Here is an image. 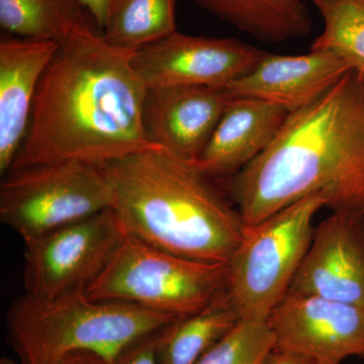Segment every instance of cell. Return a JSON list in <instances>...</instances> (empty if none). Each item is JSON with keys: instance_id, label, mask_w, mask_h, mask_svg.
Returning a JSON list of instances; mask_svg holds the SVG:
<instances>
[{"instance_id": "obj_26", "label": "cell", "mask_w": 364, "mask_h": 364, "mask_svg": "<svg viewBox=\"0 0 364 364\" xmlns=\"http://www.w3.org/2000/svg\"><path fill=\"white\" fill-rule=\"evenodd\" d=\"M0 364H16L11 359L4 358L0 360Z\"/></svg>"}, {"instance_id": "obj_21", "label": "cell", "mask_w": 364, "mask_h": 364, "mask_svg": "<svg viewBox=\"0 0 364 364\" xmlns=\"http://www.w3.org/2000/svg\"><path fill=\"white\" fill-rule=\"evenodd\" d=\"M274 347L267 321L241 320L196 364H260Z\"/></svg>"}, {"instance_id": "obj_5", "label": "cell", "mask_w": 364, "mask_h": 364, "mask_svg": "<svg viewBox=\"0 0 364 364\" xmlns=\"http://www.w3.org/2000/svg\"><path fill=\"white\" fill-rule=\"evenodd\" d=\"M328 200L306 196L251 227L228 262L226 289L242 320L267 321L312 243L314 215Z\"/></svg>"}, {"instance_id": "obj_8", "label": "cell", "mask_w": 364, "mask_h": 364, "mask_svg": "<svg viewBox=\"0 0 364 364\" xmlns=\"http://www.w3.org/2000/svg\"><path fill=\"white\" fill-rule=\"evenodd\" d=\"M127 237L109 208L25 242L23 296L47 305L86 294Z\"/></svg>"}, {"instance_id": "obj_7", "label": "cell", "mask_w": 364, "mask_h": 364, "mask_svg": "<svg viewBox=\"0 0 364 364\" xmlns=\"http://www.w3.org/2000/svg\"><path fill=\"white\" fill-rule=\"evenodd\" d=\"M102 167L62 161L11 170L0 184V220L23 242L114 208Z\"/></svg>"}, {"instance_id": "obj_2", "label": "cell", "mask_w": 364, "mask_h": 364, "mask_svg": "<svg viewBox=\"0 0 364 364\" xmlns=\"http://www.w3.org/2000/svg\"><path fill=\"white\" fill-rule=\"evenodd\" d=\"M254 226L321 193L333 212L364 214V75L350 70L312 104L289 112L272 144L218 181Z\"/></svg>"}, {"instance_id": "obj_13", "label": "cell", "mask_w": 364, "mask_h": 364, "mask_svg": "<svg viewBox=\"0 0 364 364\" xmlns=\"http://www.w3.org/2000/svg\"><path fill=\"white\" fill-rule=\"evenodd\" d=\"M60 43L28 38L0 42V173L11 171L25 141L41 78Z\"/></svg>"}, {"instance_id": "obj_16", "label": "cell", "mask_w": 364, "mask_h": 364, "mask_svg": "<svg viewBox=\"0 0 364 364\" xmlns=\"http://www.w3.org/2000/svg\"><path fill=\"white\" fill-rule=\"evenodd\" d=\"M220 20L267 43L310 35L313 21L304 0H195Z\"/></svg>"}, {"instance_id": "obj_14", "label": "cell", "mask_w": 364, "mask_h": 364, "mask_svg": "<svg viewBox=\"0 0 364 364\" xmlns=\"http://www.w3.org/2000/svg\"><path fill=\"white\" fill-rule=\"evenodd\" d=\"M351 66L331 52L301 56L267 54L250 73L227 86L232 97H251L289 112L312 104L343 77Z\"/></svg>"}, {"instance_id": "obj_6", "label": "cell", "mask_w": 364, "mask_h": 364, "mask_svg": "<svg viewBox=\"0 0 364 364\" xmlns=\"http://www.w3.org/2000/svg\"><path fill=\"white\" fill-rule=\"evenodd\" d=\"M227 264L189 259L128 236L86 296L186 317L202 311L226 287Z\"/></svg>"}, {"instance_id": "obj_10", "label": "cell", "mask_w": 364, "mask_h": 364, "mask_svg": "<svg viewBox=\"0 0 364 364\" xmlns=\"http://www.w3.org/2000/svg\"><path fill=\"white\" fill-rule=\"evenodd\" d=\"M274 350L301 354L321 364L364 359L363 306L289 291L267 318Z\"/></svg>"}, {"instance_id": "obj_9", "label": "cell", "mask_w": 364, "mask_h": 364, "mask_svg": "<svg viewBox=\"0 0 364 364\" xmlns=\"http://www.w3.org/2000/svg\"><path fill=\"white\" fill-rule=\"evenodd\" d=\"M265 55L233 38L196 37L176 32L132 53L131 63L146 87L226 88L250 73Z\"/></svg>"}, {"instance_id": "obj_4", "label": "cell", "mask_w": 364, "mask_h": 364, "mask_svg": "<svg viewBox=\"0 0 364 364\" xmlns=\"http://www.w3.org/2000/svg\"><path fill=\"white\" fill-rule=\"evenodd\" d=\"M122 301L76 294L47 305L16 299L7 313L9 342L21 364H50L73 351H90L114 363L134 342L177 320Z\"/></svg>"}, {"instance_id": "obj_11", "label": "cell", "mask_w": 364, "mask_h": 364, "mask_svg": "<svg viewBox=\"0 0 364 364\" xmlns=\"http://www.w3.org/2000/svg\"><path fill=\"white\" fill-rule=\"evenodd\" d=\"M289 291L364 308L363 213L333 212L314 230L312 243Z\"/></svg>"}, {"instance_id": "obj_19", "label": "cell", "mask_w": 364, "mask_h": 364, "mask_svg": "<svg viewBox=\"0 0 364 364\" xmlns=\"http://www.w3.org/2000/svg\"><path fill=\"white\" fill-rule=\"evenodd\" d=\"M176 0H116L102 36L117 49L135 52L177 32Z\"/></svg>"}, {"instance_id": "obj_3", "label": "cell", "mask_w": 364, "mask_h": 364, "mask_svg": "<svg viewBox=\"0 0 364 364\" xmlns=\"http://www.w3.org/2000/svg\"><path fill=\"white\" fill-rule=\"evenodd\" d=\"M128 236L182 257L228 263L245 232L239 210L193 163L160 148L100 165Z\"/></svg>"}, {"instance_id": "obj_17", "label": "cell", "mask_w": 364, "mask_h": 364, "mask_svg": "<svg viewBox=\"0 0 364 364\" xmlns=\"http://www.w3.org/2000/svg\"><path fill=\"white\" fill-rule=\"evenodd\" d=\"M242 320L226 287L205 309L160 332L158 364H196Z\"/></svg>"}, {"instance_id": "obj_15", "label": "cell", "mask_w": 364, "mask_h": 364, "mask_svg": "<svg viewBox=\"0 0 364 364\" xmlns=\"http://www.w3.org/2000/svg\"><path fill=\"white\" fill-rule=\"evenodd\" d=\"M289 112L265 100L232 97L195 167L212 179L229 178L274 140Z\"/></svg>"}, {"instance_id": "obj_22", "label": "cell", "mask_w": 364, "mask_h": 364, "mask_svg": "<svg viewBox=\"0 0 364 364\" xmlns=\"http://www.w3.org/2000/svg\"><path fill=\"white\" fill-rule=\"evenodd\" d=\"M162 330L143 337L127 347L114 364H158L157 342Z\"/></svg>"}, {"instance_id": "obj_20", "label": "cell", "mask_w": 364, "mask_h": 364, "mask_svg": "<svg viewBox=\"0 0 364 364\" xmlns=\"http://www.w3.org/2000/svg\"><path fill=\"white\" fill-rule=\"evenodd\" d=\"M324 21L311 51L331 52L364 75V0H313Z\"/></svg>"}, {"instance_id": "obj_12", "label": "cell", "mask_w": 364, "mask_h": 364, "mask_svg": "<svg viewBox=\"0 0 364 364\" xmlns=\"http://www.w3.org/2000/svg\"><path fill=\"white\" fill-rule=\"evenodd\" d=\"M232 100L227 88L200 85L147 87L143 126L148 141L195 163Z\"/></svg>"}, {"instance_id": "obj_24", "label": "cell", "mask_w": 364, "mask_h": 364, "mask_svg": "<svg viewBox=\"0 0 364 364\" xmlns=\"http://www.w3.org/2000/svg\"><path fill=\"white\" fill-rule=\"evenodd\" d=\"M260 364H321L301 354L273 350L269 352Z\"/></svg>"}, {"instance_id": "obj_1", "label": "cell", "mask_w": 364, "mask_h": 364, "mask_svg": "<svg viewBox=\"0 0 364 364\" xmlns=\"http://www.w3.org/2000/svg\"><path fill=\"white\" fill-rule=\"evenodd\" d=\"M132 53L109 45L95 25L60 43L11 170L70 160L100 166L157 148L144 130L147 87L132 66Z\"/></svg>"}, {"instance_id": "obj_23", "label": "cell", "mask_w": 364, "mask_h": 364, "mask_svg": "<svg viewBox=\"0 0 364 364\" xmlns=\"http://www.w3.org/2000/svg\"><path fill=\"white\" fill-rule=\"evenodd\" d=\"M86 11L90 13L91 18L97 23L100 32L104 30L105 23L109 18V11L116 0H78Z\"/></svg>"}, {"instance_id": "obj_25", "label": "cell", "mask_w": 364, "mask_h": 364, "mask_svg": "<svg viewBox=\"0 0 364 364\" xmlns=\"http://www.w3.org/2000/svg\"><path fill=\"white\" fill-rule=\"evenodd\" d=\"M50 364H112L97 353L90 351H73Z\"/></svg>"}, {"instance_id": "obj_18", "label": "cell", "mask_w": 364, "mask_h": 364, "mask_svg": "<svg viewBox=\"0 0 364 364\" xmlns=\"http://www.w3.org/2000/svg\"><path fill=\"white\" fill-rule=\"evenodd\" d=\"M0 25L21 38L62 43L97 23L78 0H0Z\"/></svg>"}]
</instances>
